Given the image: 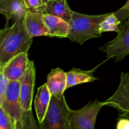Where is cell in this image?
<instances>
[{
    "instance_id": "cell-12",
    "label": "cell",
    "mask_w": 129,
    "mask_h": 129,
    "mask_svg": "<svg viewBox=\"0 0 129 129\" xmlns=\"http://www.w3.org/2000/svg\"><path fill=\"white\" fill-rule=\"evenodd\" d=\"M43 18L51 37H68L70 30L68 22L59 16L50 14H44Z\"/></svg>"
},
{
    "instance_id": "cell-15",
    "label": "cell",
    "mask_w": 129,
    "mask_h": 129,
    "mask_svg": "<svg viewBox=\"0 0 129 129\" xmlns=\"http://www.w3.org/2000/svg\"><path fill=\"white\" fill-rule=\"evenodd\" d=\"M72 11L67 0H48L45 3V14L59 16L67 22L70 20Z\"/></svg>"
},
{
    "instance_id": "cell-22",
    "label": "cell",
    "mask_w": 129,
    "mask_h": 129,
    "mask_svg": "<svg viewBox=\"0 0 129 129\" xmlns=\"http://www.w3.org/2000/svg\"><path fill=\"white\" fill-rule=\"evenodd\" d=\"M114 13L121 22L125 21L129 16V0L126 1L125 5L121 8Z\"/></svg>"
},
{
    "instance_id": "cell-1",
    "label": "cell",
    "mask_w": 129,
    "mask_h": 129,
    "mask_svg": "<svg viewBox=\"0 0 129 129\" xmlns=\"http://www.w3.org/2000/svg\"><path fill=\"white\" fill-rule=\"evenodd\" d=\"M24 18L14 21L11 26L0 29V70L10 59L21 52L28 53L33 42L25 29Z\"/></svg>"
},
{
    "instance_id": "cell-5",
    "label": "cell",
    "mask_w": 129,
    "mask_h": 129,
    "mask_svg": "<svg viewBox=\"0 0 129 129\" xmlns=\"http://www.w3.org/2000/svg\"><path fill=\"white\" fill-rule=\"evenodd\" d=\"M115 39L106 43L99 50L106 53L108 59L120 62L129 55V16L121 24Z\"/></svg>"
},
{
    "instance_id": "cell-24",
    "label": "cell",
    "mask_w": 129,
    "mask_h": 129,
    "mask_svg": "<svg viewBox=\"0 0 129 129\" xmlns=\"http://www.w3.org/2000/svg\"><path fill=\"white\" fill-rule=\"evenodd\" d=\"M10 0H0V14L3 15Z\"/></svg>"
},
{
    "instance_id": "cell-13",
    "label": "cell",
    "mask_w": 129,
    "mask_h": 129,
    "mask_svg": "<svg viewBox=\"0 0 129 129\" xmlns=\"http://www.w3.org/2000/svg\"><path fill=\"white\" fill-rule=\"evenodd\" d=\"M51 96L46 83H44L38 88L34 100V107L39 124L42 122L45 117Z\"/></svg>"
},
{
    "instance_id": "cell-2",
    "label": "cell",
    "mask_w": 129,
    "mask_h": 129,
    "mask_svg": "<svg viewBox=\"0 0 129 129\" xmlns=\"http://www.w3.org/2000/svg\"><path fill=\"white\" fill-rule=\"evenodd\" d=\"M108 15H89L73 11L68 22L70 30L67 38L82 45L87 40L100 37V23Z\"/></svg>"
},
{
    "instance_id": "cell-11",
    "label": "cell",
    "mask_w": 129,
    "mask_h": 129,
    "mask_svg": "<svg viewBox=\"0 0 129 129\" xmlns=\"http://www.w3.org/2000/svg\"><path fill=\"white\" fill-rule=\"evenodd\" d=\"M46 84L52 96L62 98L67 86V75L61 68L52 69L47 77Z\"/></svg>"
},
{
    "instance_id": "cell-9",
    "label": "cell",
    "mask_w": 129,
    "mask_h": 129,
    "mask_svg": "<svg viewBox=\"0 0 129 129\" xmlns=\"http://www.w3.org/2000/svg\"><path fill=\"white\" fill-rule=\"evenodd\" d=\"M29 62L28 53L18 54L10 59L2 68L5 77L8 81H20L27 69Z\"/></svg>"
},
{
    "instance_id": "cell-19",
    "label": "cell",
    "mask_w": 129,
    "mask_h": 129,
    "mask_svg": "<svg viewBox=\"0 0 129 129\" xmlns=\"http://www.w3.org/2000/svg\"><path fill=\"white\" fill-rule=\"evenodd\" d=\"M0 129H16V122L0 105Z\"/></svg>"
},
{
    "instance_id": "cell-10",
    "label": "cell",
    "mask_w": 129,
    "mask_h": 129,
    "mask_svg": "<svg viewBox=\"0 0 129 129\" xmlns=\"http://www.w3.org/2000/svg\"><path fill=\"white\" fill-rule=\"evenodd\" d=\"M43 13L27 10L24 18L25 29L32 38L39 36H49L48 29L44 23Z\"/></svg>"
},
{
    "instance_id": "cell-18",
    "label": "cell",
    "mask_w": 129,
    "mask_h": 129,
    "mask_svg": "<svg viewBox=\"0 0 129 129\" xmlns=\"http://www.w3.org/2000/svg\"><path fill=\"white\" fill-rule=\"evenodd\" d=\"M16 129H40L32 110L23 112L21 119L16 122Z\"/></svg>"
},
{
    "instance_id": "cell-4",
    "label": "cell",
    "mask_w": 129,
    "mask_h": 129,
    "mask_svg": "<svg viewBox=\"0 0 129 129\" xmlns=\"http://www.w3.org/2000/svg\"><path fill=\"white\" fill-rule=\"evenodd\" d=\"M104 102L96 100L90 102L83 108L74 110L68 107L70 126L71 129H95L96 118Z\"/></svg>"
},
{
    "instance_id": "cell-16",
    "label": "cell",
    "mask_w": 129,
    "mask_h": 129,
    "mask_svg": "<svg viewBox=\"0 0 129 129\" xmlns=\"http://www.w3.org/2000/svg\"><path fill=\"white\" fill-rule=\"evenodd\" d=\"M27 9L24 0H10L6 6L3 15L6 18V23L11 19L15 20L25 16Z\"/></svg>"
},
{
    "instance_id": "cell-7",
    "label": "cell",
    "mask_w": 129,
    "mask_h": 129,
    "mask_svg": "<svg viewBox=\"0 0 129 129\" xmlns=\"http://www.w3.org/2000/svg\"><path fill=\"white\" fill-rule=\"evenodd\" d=\"M20 86L19 81H9L2 105L6 113L16 122L21 119L24 112L20 103Z\"/></svg>"
},
{
    "instance_id": "cell-6",
    "label": "cell",
    "mask_w": 129,
    "mask_h": 129,
    "mask_svg": "<svg viewBox=\"0 0 129 129\" xmlns=\"http://www.w3.org/2000/svg\"><path fill=\"white\" fill-rule=\"evenodd\" d=\"M105 106L117 110L120 118L129 119V73H121L116 91L106 101Z\"/></svg>"
},
{
    "instance_id": "cell-20",
    "label": "cell",
    "mask_w": 129,
    "mask_h": 129,
    "mask_svg": "<svg viewBox=\"0 0 129 129\" xmlns=\"http://www.w3.org/2000/svg\"><path fill=\"white\" fill-rule=\"evenodd\" d=\"M27 9L39 11L45 14V3L44 0H24Z\"/></svg>"
},
{
    "instance_id": "cell-21",
    "label": "cell",
    "mask_w": 129,
    "mask_h": 129,
    "mask_svg": "<svg viewBox=\"0 0 129 129\" xmlns=\"http://www.w3.org/2000/svg\"><path fill=\"white\" fill-rule=\"evenodd\" d=\"M9 81L5 77L3 69L0 70V105L2 106L5 98V92L7 88Z\"/></svg>"
},
{
    "instance_id": "cell-3",
    "label": "cell",
    "mask_w": 129,
    "mask_h": 129,
    "mask_svg": "<svg viewBox=\"0 0 129 129\" xmlns=\"http://www.w3.org/2000/svg\"><path fill=\"white\" fill-rule=\"evenodd\" d=\"M68 105L63 96L58 98L52 96L48 111L40 129H71L70 126Z\"/></svg>"
},
{
    "instance_id": "cell-25",
    "label": "cell",
    "mask_w": 129,
    "mask_h": 129,
    "mask_svg": "<svg viewBox=\"0 0 129 129\" xmlns=\"http://www.w3.org/2000/svg\"><path fill=\"white\" fill-rule=\"evenodd\" d=\"M48 1V0H44V3H46V1Z\"/></svg>"
},
{
    "instance_id": "cell-8",
    "label": "cell",
    "mask_w": 129,
    "mask_h": 129,
    "mask_svg": "<svg viewBox=\"0 0 129 129\" xmlns=\"http://www.w3.org/2000/svg\"><path fill=\"white\" fill-rule=\"evenodd\" d=\"M19 81L20 103L22 110H32L35 82V68L33 60H29L27 69Z\"/></svg>"
},
{
    "instance_id": "cell-14",
    "label": "cell",
    "mask_w": 129,
    "mask_h": 129,
    "mask_svg": "<svg viewBox=\"0 0 129 129\" xmlns=\"http://www.w3.org/2000/svg\"><path fill=\"white\" fill-rule=\"evenodd\" d=\"M96 68L92 70L85 71L77 68H73L70 71L66 72L67 75V86L66 89L74 86L83 83H91L97 80V78L94 76V72Z\"/></svg>"
},
{
    "instance_id": "cell-23",
    "label": "cell",
    "mask_w": 129,
    "mask_h": 129,
    "mask_svg": "<svg viewBox=\"0 0 129 129\" xmlns=\"http://www.w3.org/2000/svg\"><path fill=\"white\" fill-rule=\"evenodd\" d=\"M116 129H129V119L120 118L116 123Z\"/></svg>"
},
{
    "instance_id": "cell-17",
    "label": "cell",
    "mask_w": 129,
    "mask_h": 129,
    "mask_svg": "<svg viewBox=\"0 0 129 129\" xmlns=\"http://www.w3.org/2000/svg\"><path fill=\"white\" fill-rule=\"evenodd\" d=\"M121 25V21L118 18L115 13H110L100 23L99 31L101 34L106 31H115L118 33Z\"/></svg>"
}]
</instances>
